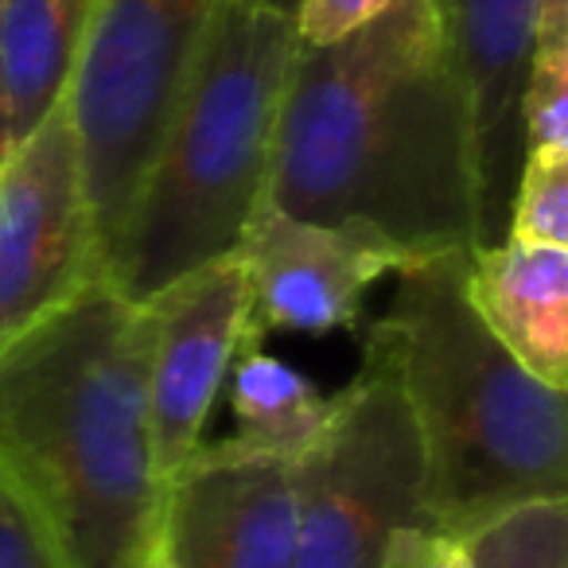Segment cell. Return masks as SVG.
<instances>
[{
	"label": "cell",
	"mask_w": 568,
	"mask_h": 568,
	"mask_svg": "<svg viewBox=\"0 0 568 568\" xmlns=\"http://www.w3.org/2000/svg\"><path fill=\"white\" fill-rule=\"evenodd\" d=\"M265 203L366 222L413 261L475 250L471 118L433 0H397L324 48L296 43Z\"/></svg>",
	"instance_id": "1"
},
{
	"label": "cell",
	"mask_w": 568,
	"mask_h": 568,
	"mask_svg": "<svg viewBox=\"0 0 568 568\" xmlns=\"http://www.w3.org/2000/svg\"><path fill=\"white\" fill-rule=\"evenodd\" d=\"M0 471L67 568H149L160 552L149 316L110 276L0 343Z\"/></svg>",
	"instance_id": "2"
},
{
	"label": "cell",
	"mask_w": 568,
	"mask_h": 568,
	"mask_svg": "<svg viewBox=\"0 0 568 568\" xmlns=\"http://www.w3.org/2000/svg\"><path fill=\"white\" fill-rule=\"evenodd\" d=\"M471 250L417 257L366 324L417 420L436 526L467 537L534 498H565V389L545 386L487 332L467 301Z\"/></svg>",
	"instance_id": "3"
},
{
	"label": "cell",
	"mask_w": 568,
	"mask_h": 568,
	"mask_svg": "<svg viewBox=\"0 0 568 568\" xmlns=\"http://www.w3.org/2000/svg\"><path fill=\"white\" fill-rule=\"evenodd\" d=\"M296 55L281 0H219L105 276L144 304L183 273L237 250L265 203L276 121Z\"/></svg>",
	"instance_id": "4"
},
{
	"label": "cell",
	"mask_w": 568,
	"mask_h": 568,
	"mask_svg": "<svg viewBox=\"0 0 568 568\" xmlns=\"http://www.w3.org/2000/svg\"><path fill=\"white\" fill-rule=\"evenodd\" d=\"M219 0H94L67 90L102 265L125 230Z\"/></svg>",
	"instance_id": "5"
},
{
	"label": "cell",
	"mask_w": 568,
	"mask_h": 568,
	"mask_svg": "<svg viewBox=\"0 0 568 568\" xmlns=\"http://www.w3.org/2000/svg\"><path fill=\"white\" fill-rule=\"evenodd\" d=\"M436 526L417 420L378 355L332 397L320 440L296 459L293 568H382L402 529Z\"/></svg>",
	"instance_id": "6"
},
{
	"label": "cell",
	"mask_w": 568,
	"mask_h": 568,
	"mask_svg": "<svg viewBox=\"0 0 568 568\" xmlns=\"http://www.w3.org/2000/svg\"><path fill=\"white\" fill-rule=\"evenodd\" d=\"M82 152L67 98L0 160V343L102 281Z\"/></svg>",
	"instance_id": "7"
},
{
	"label": "cell",
	"mask_w": 568,
	"mask_h": 568,
	"mask_svg": "<svg viewBox=\"0 0 568 568\" xmlns=\"http://www.w3.org/2000/svg\"><path fill=\"white\" fill-rule=\"evenodd\" d=\"M250 281V335L355 332L371 288L409 253L366 222H312L261 203L237 237Z\"/></svg>",
	"instance_id": "8"
},
{
	"label": "cell",
	"mask_w": 568,
	"mask_h": 568,
	"mask_svg": "<svg viewBox=\"0 0 568 568\" xmlns=\"http://www.w3.org/2000/svg\"><path fill=\"white\" fill-rule=\"evenodd\" d=\"M149 316V428L160 483H172L203 448L206 420L250 339V281L226 253L183 273L144 301Z\"/></svg>",
	"instance_id": "9"
},
{
	"label": "cell",
	"mask_w": 568,
	"mask_h": 568,
	"mask_svg": "<svg viewBox=\"0 0 568 568\" xmlns=\"http://www.w3.org/2000/svg\"><path fill=\"white\" fill-rule=\"evenodd\" d=\"M160 552L175 568H293L296 464L203 444L164 487Z\"/></svg>",
	"instance_id": "10"
},
{
	"label": "cell",
	"mask_w": 568,
	"mask_h": 568,
	"mask_svg": "<svg viewBox=\"0 0 568 568\" xmlns=\"http://www.w3.org/2000/svg\"><path fill=\"white\" fill-rule=\"evenodd\" d=\"M541 0H433L471 118L475 250L506 237L521 168V82Z\"/></svg>",
	"instance_id": "11"
},
{
	"label": "cell",
	"mask_w": 568,
	"mask_h": 568,
	"mask_svg": "<svg viewBox=\"0 0 568 568\" xmlns=\"http://www.w3.org/2000/svg\"><path fill=\"white\" fill-rule=\"evenodd\" d=\"M467 301L487 332L545 386L568 378V245L503 237L467 257Z\"/></svg>",
	"instance_id": "12"
},
{
	"label": "cell",
	"mask_w": 568,
	"mask_h": 568,
	"mask_svg": "<svg viewBox=\"0 0 568 568\" xmlns=\"http://www.w3.org/2000/svg\"><path fill=\"white\" fill-rule=\"evenodd\" d=\"M94 0L0 4V160L71 90L87 48Z\"/></svg>",
	"instance_id": "13"
},
{
	"label": "cell",
	"mask_w": 568,
	"mask_h": 568,
	"mask_svg": "<svg viewBox=\"0 0 568 568\" xmlns=\"http://www.w3.org/2000/svg\"><path fill=\"white\" fill-rule=\"evenodd\" d=\"M230 413L234 436L222 440L245 456L296 464L320 440L332 417V397L320 394L304 371L261 351V339H245L230 366Z\"/></svg>",
	"instance_id": "14"
},
{
	"label": "cell",
	"mask_w": 568,
	"mask_h": 568,
	"mask_svg": "<svg viewBox=\"0 0 568 568\" xmlns=\"http://www.w3.org/2000/svg\"><path fill=\"white\" fill-rule=\"evenodd\" d=\"M518 121L521 156H568V9L537 12Z\"/></svg>",
	"instance_id": "15"
},
{
	"label": "cell",
	"mask_w": 568,
	"mask_h": 568,
	"mask_svg": "<svg viewBox=\"0 0 568 568\" xmlns=\"http://www.w3.org/2000/svg\"><path fill=\"white\" fill-rule=\"evenodd\" d=\"M467 568H568V503L534 498L464 537Z\"/></svg>",
	"instance_id": "16"
},
{
	"label": "cell",
	"mask_w": 568,
	"mask_h": 568,
	"mask_svg": "<svg viewBox=\"0 0 568 568\" xmlns=\"http://www.w3.org/2000/svg\"><path fill=\"white\" fill-rule=\"evenodd\" d=\"M506 237L568 245V156H521Z\"/></svg>",
	"instance_id": "17"
},
{
	"label": "cell",
	"mask_w": 568,
	"mask_h": 568,
	"mask_svg": "<svg viewBox=\"0 0 568 568\" xmlns=\"http://www.w3.org/2000/svg\"><path fill=\"white\" fill-rule=\"evenodd\" d=\"M0 568H67L40 514L0 471Z\"/></svg>",
	"instance_id": "18"
},
{
	"label": "cell",
	"mask_w": 568,
	"mask_h": 568,
	"mask_svg": "<svg viewBox=\"0 0 568 568\" xmlns=\"http://www.w3.org/2000/svg\"><path fill=\"white\" fill-rule=\"evenodd\" d=\"M394 4L397 0H296L293 9L296 43L324 48V43H335L343 36L366 28L386 9H394Z\"/></svg>",
	"instance_id": "19"
},
{
	"label": "cell",
	"mask_w": 568,
	"mask_h": 568,
	"mask_svg": "<svg viewBox=\"0 0 568 568\" xmlns=\"http://www.w3.org/2000/svg\"><path fill=\"white\" fill-rule=\"evenodd\" d=\"M382 568H467V545L440 526L402 529L389 541Z\"/></svg>",
	"instance_id": "20"
},
{
	"label": "cell",
	"mask_w": 568,
	"mask_h": 568,
	"mask_svg": "<svg viewBox=\"0 0 568 568\" xmlns=\"http://www.w3.org/2000/svg\"><path fill=\"white\" fill-rule=\"evenodd\" d=\"M149 568H175V565L164 557V552H156V557H152V565H149Z\"/></svg>",
	"instance_id": "21"
},
{
	"label": "cell",
	"mask_w": 568,
	"mask_h": 568,
	"mask_svg": "<svg viewBox=\"0 0 568 568\" xmlns=\"http://www.w3.org/2000/svg\"><path fill=\"white\" fill-rule=\"evenodd\" d=\"M0 4H4V0H0Z\"/></svg>",
	"instance_id": "22"
}]
</instances>
